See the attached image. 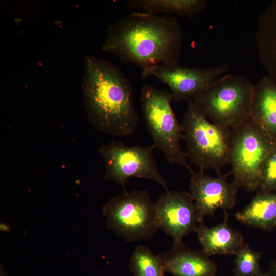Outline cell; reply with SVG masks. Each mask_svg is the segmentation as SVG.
<instances>
[{
  "mask_svg": "<svg viewBox=\"0 0 276 276\" xmlns=\"http://www.w3.org/2000/svg\"><path fill=\"white\" fill-rule=\"evenodd\" d=\"M150 146H128L121 142L112 141L99 149L104 159L105 178L119 183L127 192L126 186L128 178H144L156 181L168 191L167 182L158 172L157 164L153 156Z\"/></svg>",
  "mask_w": 276,
  "mask_h": 276,
  "instance_id": "ba28073f",
  "label": "cell"
},
{
  "mask_svg": "<svg viewBox=\"0 0 276 276\" xmlns=\"http://www.w3.org/2000/svg\"><path fill=\"white\" fill-rule=\"evenodd\" d=\"M269 276H276V260L274 261L271 268Z\"/></svg>",
  "mask_w": 276,
  "mask_h": 276,
  "instance_id": "44dd1931",
  "label": "cell"
},
{
  "mask_svg": "<svg viewBox=\"0 0 276 276\" xmlns=\"http://www.w3.org/2000/svg\"><path fill=\"white\" fill-rule=\"evenodd\" d=\"M236 218L249 226L265 230L276 227V191H258L249 204Z\"/></svg>",
  "mask_w": 276,
  "mask_h": 276,
  "instance_id": "2e32d148",
  "label": "cell"
},
{
  "mask_svg": "<svg viewBox=\"0 0 276 276\" xmlns=\"http://www.w3.org/2000/svg\"><path fill=\"white\" fill-rule=\"evenodd\" d=\"M159 256L165 272L174 276H214L217 272L216 264L209 257L185 244L172 245L170 250Z\"/></svg>",
  "mask_w": 276,
  "mask_h": 276,
  "instance_id": "7c38bea8",
  "label": "cell"
},
{
  "mask_svg": "<svg viewBox=\"0 0 276 276\" xmlns=\"http://www.w3.org/2000/svg\"><path fill=\"white\" fill-rule=\"evenodd\" d=\"M250 118L276 143V81L268 76L254 85Z\"/></svg>",
  "mask_w": 276,
  "mask_h": 276,
  "instance_id": "9a60e30c",
  "label": "cell"
},
{
  "mask_svg": "<svg viewBox=\"0 0 276 276\" xmlns=\"http://www.w3.org/2000/svg\"><path fill=\"white\" fill-rule=\"evenodd\" d=\"M84 67L82 89L91 124L111 135L132 134L139 116L129 79L118 67L93 55L85 57Z\"/></svg>",
  "mask_w": 276,
  "mask_h": 276,
  "instance_id": "7a4b0ae2",
  "label": "cell"
},
{
  "mask_svg": "<svg viewBox=\"0 0 276 276\" xmlns=\"http://www.w3.org/2000/svg\"><path fill=\"white\" fill-rule=\"evenodd\" d=\"M258 190L263 192L276 191V145L265 162Z\"/></svg>",
  "mask_w": 276,
  "mask_h": 276,
  "instance_id": "ffe728a7",
  "label": "cell"
},
{
  "mask_svg": "<svg viewBox=\"0 0 276 276\" xmlns=\"http://www.w3.org/2000/svg\"><path fill=\"white\" fill-rule=\"evenodd\" d=\"M254 84L246 77L227 74L196 95L193 102L212 123L233 129L251 118Z\"/></svg>",
  "mask_w": 276,
  "mask_h": 276,
  "instance_id": "3957f363",
  "label": "cell"
},
{
  "mask_svg": "<svg viewBox=\"0 0 276 276\" xmlns=\"http://www.w3.org/2000/svg\"><path fill=\"white\" fill-rule=\"evenodd\" d=\"M223 212L221 223L209 227L202 221L198 227L196 233L202 246L201 251L208 257L212 255H235L244 243L242 234L228 225L229 215L226 210Z\"/></svg>",
  "mask_w": 276,
  "mask_h": 276,
  "instance_id": "4fadbf2b",
  "label": "cell"
},
{
  "mask_svg": "<svg viewBox=\"0 0 276 276\" xmlns=\"http://www.w3.org/2000/svg\"><path fill=\"white\" fill-rule=\"evenodd\" d=\"M108 227L127 242L146 241L159 229L154 203L145 191L124 192L104 207Z\"/></svg>",
  "mask_w": 276,
  "mask_h": 276,
  "instance_id": "52a82bcc",
  "label": "cell"
},
{
  "mask_svg": "<svg viewBox=\"0 0 276 276\" xmlns=\"http://www.w3.org/2000/svg\"><path fill=\"white\" fill-rule=\"evenodd\" d=\"M141 101L153 145L163 153L169 163L181 165L191 173L193 170L187 163L186 153L181 148L182 128L172 109L170 91L145 84L141 89Z\"/></svg>",
  "mask_w": 276,
  "mask_h": 276,
  "instance_id": "8992f818",
  "label": "cell"
},
{
  "mask_svg": "<svg viewBox=\"0 0 276 276\" xmlns=\"http://www.w3.org/2000/svg\"><path fill=\"white\" fill-rule=\"evenodd\" d=\"M262 252L252 249L246 243L240 248L234 259V276H260L264 274L259 261Z\"/></svg>",
  "mask_w": 276,
  "mask_h": 276,
  "instance_id": "d6986e66",
  "label": "cell"
},
{
  "mask_svg": "<svg viewBox=\"0 0 276 276\" xmlns=\"http://www.w3.org/2000/svg\"><path fill=\"white\" fill-rule=\"evenodd\" d=\"M231 130L229 163L233 182L247 191L258 190L263 167L276 143L251 118Z\"/></svg>",
  "mask_w": 276,
  "mask_h": 276,
  "instance_id": "5b68a950",
  "label": "cell"
},
{
  "mask_svg": "<svg viewBox=\"0 0 276 276\" xmlns=\"http://www.w3.org/2000/svg\"><path fill=\"white\" fill-rule=\"evenodd\" d=\"M129 5L149 13L176 14L192 17L208 7L205 0H130Z\"/></svg>",
  "mask_w": 276,
  "mask_h": 276,
  "instance_id": "e0dca14e",
  "label": "cell"
},
{
  "mask_svg": "<svg viewBox=\"0 0 276 276\" xmlns=\"http://www.w3.org/2000/svg\"><path fill=\"white\" fill-rule=\"evenodd\" d=\"M191 174L190 194L202 218L214 215L219 209L233 208L239 188L233 181L226 180L227 175L220 173L213 177L202 169L198 172L192 171Z\"/></svg>",
  "mask_w": 276,
  "mask_h": 276,
  "instance_id": "8fae6325",
  "label": "cell"
},
{
  "mask_svg": "<svg viewBox=\"0 0 276 276\" xmlns=\"http://www.w3.org/2000/svg\"><path fill=\"white\" fill-rule=\"evenodd\" d=\"M226 64L204 68L157 64L142 69V76H153L168 86L173 101H187L218 80L226 72Z\"/></svg>",
  "mask_w": 276,
  "mask_h": 276,
  "instance_id": "9c48e42d",
  "label": "cell"
},
{
  "mask_svg": "<svg viewBox=\"0 0 276 276\" xmlns=\"http://www.w3.org/2000/svg\"><path fill=\"white\" fill-rule=\"evenodd\" d=\"M260 276H269L268 274H267V273H264L262 275H260Z\"/></svg>",
  "mask_w": 276,
  "mask_h": 276,
  "instance_id": "7402d4cb",
  "label": "cell"
},
{
  "mask_svg": "<svg viewBox=\"0 0 276 276\" xmlns=\"http://www.w3.org/2000/svg\"><path fill=\"white\" fill-rule=\"evenodd\" d=\"M159 228L172 237L173 246L183 245L182 238L196 232L203 221L190 193L166 191L155 202Z\"/></svg>",
  "mask_w": 276,
  "mask_h": 276,
  "instance_id": "30bf717a",
  "label": "cell"
},
{
  "mask_svg": "<svg viewBox=\"0 0 276 276\" xmlns=\"http://www.w3.org/2000/svg\"><path fill=\"white\" fill-rule=\"evenodd\" d=\"M183 39L174 17L133 12L110 25L102 50L142 69L178 63Z\"/></svg>",
  "mask_w": 276,
  "mask_h": 276,
  "instance_id": "6da1fadb",
  "label": "cell"
},
{
  "mask_svg": "<svg viewBox=\"0 0 276 276\" xmlns=\"http://www.w3.org/2000/svg\"><path fill=\"white\" fill-rule=\"evenodd\" d=\"M129 267L134 276H166L159 256L154 255L144 245L135 248Z\"/></svg>",
  "mask_w": 276,
  "mask_h": 276,
  "instance_id": "ac0fdd59",
  "label": "cell"
},
{
  "mask_svg": "<svg viewBox=\"0 0 276 276\" xmlns=\"http://www.w3.org/2000/svg\"><path fill=\"white\" fill-rule=\"evenodd\" d=\"M181 124L187 157L200 169L217 174L229 163L231 130L210 122L195 106L192 99Z\"/></svg>",
  "mask_w": 276,
  "mask_h": 276,
  "instance_id": "277c9868",
  "label": "cell"
},
{
  "mask_svg": "<svg viewBox=\"0 0 276 276\" xmlns=\"http://www.w3.org/2000/svg\"><path fill=\"white\" fill-rule=\"evenodd\" d=\"M256 44L261 64L268 76L276 81V0L260 15Z\"/></svg>",
  "mask_w": 276,
  "mask_h": 276,
  "instance_id": "5bb4252c",
  "label": "cell"
}]
</instances>
